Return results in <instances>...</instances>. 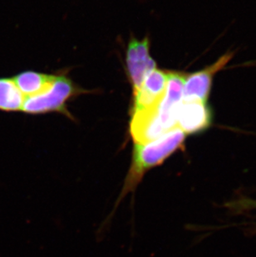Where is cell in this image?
Returning <instances> with one entry per match:
<instances>
[{
	"label": "cell",
	"mask_w": 256,
	"mask_h": 257,
	"mask_svg": "<svg viewBox=\"0 0 256 257\" xmlns=\"http://www.w3.org/2000/svg\"><path fill=\"white\" fill-rule=\"evenodd\" d=\"M185 139L186 134L177 127L157 140L147 144L135 143L132 163L124 182L118 202L126 195L135 192L136 188L140 184L148 171L162 165L167 158L179 151L183 147Z\"/></svg>",
	"instance_id": "1"
},
{
	"label": "cell",
	"mask_w": 256,
	"mask_h": 257,
	"mask_svg": "<svg viewBox=\"0 0 256 257\" xmlns=\"http://www.w3.org/2000/svg\"><path fill=\"white\" fill-rule=\"evenodd\" d=\"M82 89L65 76H56L52 87L42 94L25 97L23 104L24 112L29 114H40L49 112H58L68 115L66 103L71 97L79 94Z\"/></svg>",
	"instance_id": "2"
},
{
	"label": "cell",
	"mask_w": 256,
	"mask_h": 257,
	"mask_svg": "<svg viewBox=\"0 0 256 257\" xmlns=\"http://www.w3.org/2000/svg\"><path fill=\"white\" fill-rule=\"evenodd\" d=\"M232 58L233 54L227 53L202 70L186 75L184 83L183 102L198 101L207 102L214 76L221 70Z\"/></svg>",
	"instance_id": "3"
},
{
	"label": "cell",
	"mask_w": 256,
	"mask_h": 257,
	"mask_svg": "<svg viewBox=\"0 0 256 257\" xmlns=\"http://www.w3.org/2000/svg\"><path fill=\"white\" fill-rule=\"evenodd\" d=\"M126 65L134 92L140 89L147 76L156 69V63L149 54L148 39H133L128 44Z\"/></svg>",
	"instance_id": "4"
},
{
	"label": "cell",
	"mask_w": 256,
	"mask_h": 257,
	"mask_svg": "<svg viewBox=\"0 0 256 257\" xmlns=\"http://www.w3.org/2000/svg\"><path fill=\"white\" fill-rule=\"evenodd\" d=\"M212 110L207 102H182L177 113V127L186 135L206 131L212 124Z\"/></svg>",
	"instance_id": "5"
},
{
	"label": "cell",
	"mask_w": 256,
	"mask_h": 257,
	"mask_svg": "<svg viewBox=\"0 0 256 257\" xmlns=\"http://www.w3.org/2000/svg\"><path fill=\"white\" fill-rule=\"evenodd\" d=\"M168 82V73L154 69L143 82L140 89L134 92L133 112L158 107L164 97Z\"/></svg>",
	"instance_id": "6"
},
{
	"label": "cell",
	"mask_w": 256,
	"mask_h": 257,
	"mask_svg": "<svg viewBox=\"0 0 256 257\" xmlns=\"http://www.w3.org/2000/svg\"><path fill=\"white\" fill-rule=\"evenodd\" d=\"M157 107L133 112L130 133L135 143L147 144L170 132L162 123Z\"/></svg>",
	"instance_id": "7"
},
{
	"label": "cell",
	"mask_w": 256,
	"mask_h": 257,
	"mask_svg": "<svg viewBox=\"0 0 256 257\" xmlns=\"http://www.w3.org/2000/svg\"><path fill=\"white\" fill-rule=\"evenodd\" d=\"M12 78L25 97H31L47 92L54 83L56 76L26 71Z\"/></svg>",
	"instance_id": "8"
},
{
	"label": "cell",
	"mask_w": 256,
	"mask_h": 257,
	"mask_svg": "<svg viewBox=\"0 0 256 257\" xmlns=\"http://www.w3.org/2000/svg\"><path fill=\"white\" fill-rule=\"evenodd\" d=\"M25 98L13 78H0V111H21Z\"/></svg>",
	"instance_id": "9"
},
{
	"label": "cell",
	"mask_w": 256,
	"mask_h": 257,
	"mask_svg": "<svg viewBox=\"0 0 256 257\" xmlns=\"http://www.w3.org/2000/svg\"><path fill=\"white\" fill-rule=\"evenodd\" d=\"M233 207L237 208L240 211H245V210H251V209H256V200L249 199V198H244L240 199L234 202L233 204Z\"/></svg>",
	"instance_id": "10"
}]
</instances>
